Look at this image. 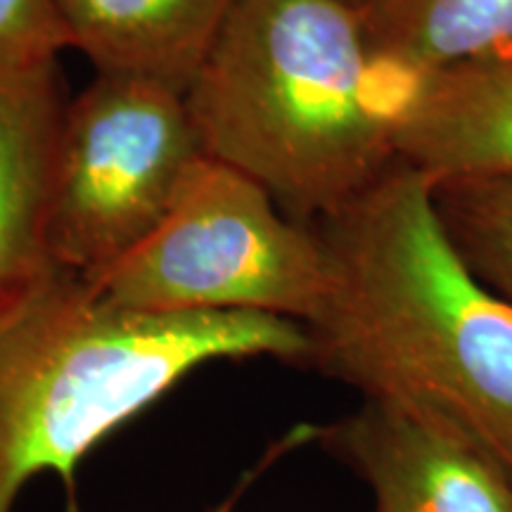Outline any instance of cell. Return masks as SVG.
Returning a JSON list of instances; mask_svg holds the SVG:
<instances>
[{"mask_svg":"<svg viewBox=\"0 0 512 512\" xmlns=\"http://www.w3.org/2000/svg\"><path fill=\"white\" fill-rule=\"evenodd\" d=\"M311 226L328 287L304 325L306 366L512 475V304L448 238L432 178L396 162Z\"/></svg>","mask_w":512,"mask_h":512,"instance_id":"obj_1","label":"cell"},{"mask_svg":"<svg viewBox=\"0 0 512 512\" xmlns=\"http://www.w3.org/2000/svg\"><path fill=\"white\" fill-rule=\"evenodd\" d=\"M302 323L249 311L138 313L50 264L0 294V512L36 477H72L197 368L233 358L304 363Z\"/></svg>","mask_w":512,"mask_h":512,"instance_id":"obj_2","label":"cell"},{"mask_svg":"<svg viewBox=\"0 0 512 512\" xmlns=\"http://www.w3.org/2000/svg\"><path fill=\"white\" fill-rule=\"evenodd\" d=\"M375 72L344 0H238L185 102L204 155L311 226L396 164Z\"/></svg>","mask_w":512,"mask_h":512,"instance_id":"obj_3","label":"cell"},{"mask_svg":"<svg viewBox=\"0 0 512 512\" xmlns=\"http://www.w3.org/2000/svg\"><path fill=\"white\" fill-rule=\"evenodd\" d=\"M86 280L128 311H249L306 325L323 302L328 264L313 226L204 155L157 228Z\"/></svg>","mask_w":512,"mask_h":512,"instance_id":"obj_4","label":"cell"},{"mask_svg":"<svg viewBox=\"0 0 512 512\" xmlns=\"http://www.w3.org/2000/svg\"><path fill=\"white\" fill-rule=\"evenodd\" d=\"M204 157L185 93L95 74L67 105L48 221L50 261L91 278L136 249Z\"/></svg>","mask_w":512,"mask_h":512,"instance_id":"obj_5","label":"cell"},{"mask_svg":"<svg viewBox=\"0 0 512 512\" xmlns=\"http://www.w3.org/2000/svg\"><path fill=\"white\" fill-rule=\"evenodd\" d=\"M366 482L375 512H512V475L411 415L363 401L316 432Z\"/></svg>","mask_w":512,"mask_h":512,"instance_id":"obj_6","label":"cell"},{"mask_svg":"<svg viewBox=\"0 0 512 512\" xmlns=\"http://www.w3.org/2000/svg\"><path fill=\"white\" fill-rule=\"evenodd\" d=\"M389 131L396 162L434 183L512 178V57L408 81Z\"/></svg>","mask_w":512,"mask_h":512,"instance_id":"obj_7","label":"cell"},{"mask_svg":"<svg viewBox=\"0 0 512 512\" xmlns=\"http://www.w3.org/2000/svg\"><path fill=\"white\" fill-rule=\"evenodd\" d=\"M67 105L57 60L0 67V294L53 264L48 221Z\"/></svg>","mask_w":512,"mask_h":512,"instance_id":"obj_8","label":"cell"},{"mask_svg":"<svg viewBox=\"0 0 512 512\" xmlns=\"http://www.w3.org/2000/svg\"><path fill=\"white\" fill-rule=\"evenodd\" d=\"M238 0H57L69 48L102 74L188 91Z\"/></svg>","mask_w":512,"mask_h":512,"instance_id":"obj_9","label":"cell"},{"mask_svg":"<svg viewBox=\"0 0 512 512\" xmlns=\"http://www.w3.org/2000/svg\"><path fill=\"white\" fill-rule=\"evenodd\" d=\"M356 12L377 72L406 81L512 57V0H366Z\"/></svg>","mask_w":512,"mask_h":512,"instance_id":"obj_10","label":"cell"},{"mask_svg":"<svg viewBox=\"0 0 512 512\" xmlns=\"http://www.w3.org/2000/svg\"><path fill=\"white\" fill-rule=\"evenodd\" d=\"M434 204L467 266L512 304V178L439 181Z\"/></svg>","mask_w":512,"mask_h":512,"instance_id":"obj_11","label":"cell"},{"mask_svg":"<svg viewBox=\"0 0 512 512\" xmlns=\"http://www.w3.org/2000/svg\"><path fill=\"white\" fill-rule=\"evenodd\" d=\"M69 48L57 0H0V67L57 60Z\"/></svg>","mask_w":512,"mask_h":512,"instance_id":"obj_12","label":"cell"},{"mask_svg":"<svg viewBox=\"0 0 512 512\" xmlns=\"http://www.w3.org/2000/svg\"><path fill=\"white\" fill-rule=\"evenodd\" d=\"M344 3L351 5V8H361V5L366 3V0H344Z\"/></svg>","mask_w":512,"mask_h":512,"instance_id":"obj_13","label":"cell"},{"mask_svg":"<svg viewBox=\"0 0 512 512\" xmlns=\"http://www.w3.org/2000/svg\"><path fill=\"white\" fill-rule=\"evenodd\" d=\"M216 512H230V508H221V510H216Z\"/></svg>","mask_w":512,"mask_h":512,"instance_id":"obj_14","label":"cell"}]
</instances>
